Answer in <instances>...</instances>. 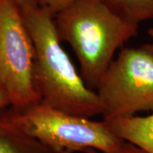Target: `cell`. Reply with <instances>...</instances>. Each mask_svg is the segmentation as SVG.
<instances>
[{
    "mask_svg": "<svg viewBox=\"0 0 153 153\" xmlns=\"http://www.w3.org/2000/svg\"><path fill=\"white\" fill-rule=\"evenodd\" d=\"M21 10L34 45V79L40 103L88 118L102 114L96 91L86 84L62 47L55 16L39 5Z\"/></svg>",
    "mask_w": 153,
    "mask_h": 153,
    "instance_id": "obj_1",
    "label": "cell"
},
{
    "mask_svg": "<svg viewBox=\"0 0 153 153\" xmlns=\"http://www.w3.org/2000/svg\"><path fill=\"white\" fill-rule=\"evenodd\" d=\"M58 37L75 53L80 74L95 89L117 50L139 33L105 0H74L55 16Z\"/></svg>",
    "mask_w": 153,
    "mask_h": 153,
    "instance_id": "obj_2",
    "label": "cell"
},
{
    "mask_svg": "<svg viewBox=\"0 0 153 153\" xmlns=\"http://www.w3.org/2000/svg\"><path fill=\"white\" fill-rule=\"evenodd\" d=\"M13 123L52 153H74L95 150L117 152L123 141L114 135L104 121L69 114L38 103L27 109L6 111Z\"/></svg>",
    "mask_w": 153,
    "mask_h": 153,
    "instance_id": "obj_3",
    "label": "cell"
},
{
    "mask_svg": "<svg viewBox=\"0 0 153 153\" xmlns=\"http://www.w3.org/2000/svg\"><path fill=\"white\" fill-rule=\"evenodd\" d=\"M95 89L104 121L153 111V44L123 48Z\"/></svg>",
    "mask_w": 153,
    "mask_h": 153,
    "instance_id": "obj_4",
    "label": "cell"
},
{
    "mask_svg": "<svg viewBox=\"0 0 153 153\" xmlns=\"http://www.w3.org/2000/svg\"><path fill=\"white\" fill-rule=\"evenodd\" d=\"M33 39L14 0H0V82L20 111L40 102L35 79Z\"/></svg>",
    "mask_w": 153,
    "mask_h": 153,
    "instance_id": "obj_5",
    "label": "cell"
},
{
    "mask_svg": "<svg viewBox=\"0 0 153 153\" xmlns=\"http://www.w3.org/2000/svg\"><path fill=\"white\" fill-rule=\"evenodd\" d=\"M104 122L110 131L123 141L146 153H153V112L148 116L134 115Z\"/></svg>",
    "mask_w": 153,
    "mask_h": 153,
    "instance_id": "obj_6",
    "label": "cell"
},
{
    "mask_svg": "<svg viewBox=\"0 0 153 153\" xmlns=\"http://www.w3.org/2000/svg\"><path fill=\"white\" fill-rule=\"evenodd\" d=\"M0 153H52L0 111Z\"/></svg>",
    "mask_w": 153,
    "mask_h": 153,
    "instance_id": "obj_7",
    "label": "cell"
},
{
    "mask_svg": "<svg viewBox=\"0 0 153 153\" xmlns=\"http://www.w3.org/2000/svg\"><path fill=\"white\" fill-rule=\"evenodd\" d=\"M117 13L129 21L140 23L153 21V0H105Z\"/></svg>",
    "mask_w": 153,
    "mask_h": 153,
    "instance_id": "obj_8",
    "label": "cell"
},
{
    "mask_svg": "<svg viewBox=\"0 0 153 153\" xmlns=\"http://www.w3.org/2000/svg\"><path fill=\"white\" fill-rule=\"evenodd\" d=\"M74 0H37V3L40 7L50 12L54 16L55 15L69 5Z\"/></svg>",
    "mask_w": 153,
    "mask_h": 153,
    "instance_id": "obj_9",
    "label": "cell"
},
{
    "mask_svg": "<svg viewBox=\"0 0 153 153\" xmlns=\"http://www.w3.org/2000/svg\"><path fill=\"white\" fill-rule=\"evenodd\" d=\"M10 106V100L4 87L0 82V111Z\"/></svg>",
    "mask_w": 153,
    "mask_h": 153,
    "instance_id": "obj_10",
    "label": "cell"
},
{
    "mask_svg": "<svg viewBox=\"0 0 153 153\" xmlns=\"http://www.w3.org/2000/svg\"><path fill=\"white\" fill-rule=\"evenodd\" d=\"M115 153H146V152H144L143 150L138 148L135 146L129 144V143L124 142L123 143V145L121 146V147L119 148V150Z\"/></svg>",
    "mask_w": 153,
    "mask_h": 153,
    "instance_id": "obj_11",
    "label": "cell"
},
{
    "mask_svg": "<svg viewBox=\"0 0 153 153\" xmlns=\"http://www.w3.org/2000/svg\"><path fill=\"white\" fill-rule=\"evenodd\" d=\"M16 3L18 4V5L21 8L28 7V6L38 5L37 3V0H14Z\"/></svg>",
    "mask_w": 153,
    "mask_h": 153,
    "instance_id": "obj_12",
    "label": "cell"
},
{
    "mask_svg": "<svg viewBox=\"0 0 153 153\" xmlns=\"http://www.w3.org/2000/svg\"><path fill=\"white\" fill-rule=\"evenodd\" d=\"M148 34H149V36L153 39V27L150 28V29L148 30Z\"/></svg>",
    "mask_w": 153,
    "mask_h": 153,
    "instance_id": "obj_13",
    "label": "cell"
},
{
    "mask_svg": "<svg viewBox=\"0 0 153 153\" xmlns=\"http://www.w3.org/2000/svg\"><path fill=\"white\" fill-rule=\"evenodd\" d=\"M84 152L86 153H100L97 152V151H95V150H87V151H85Z\"/></svg>",
    "mask_w": 153,
    "mask_h": 153,
    "instance_id": "obj_14",
    "label": "cell"
}]
</instances>
